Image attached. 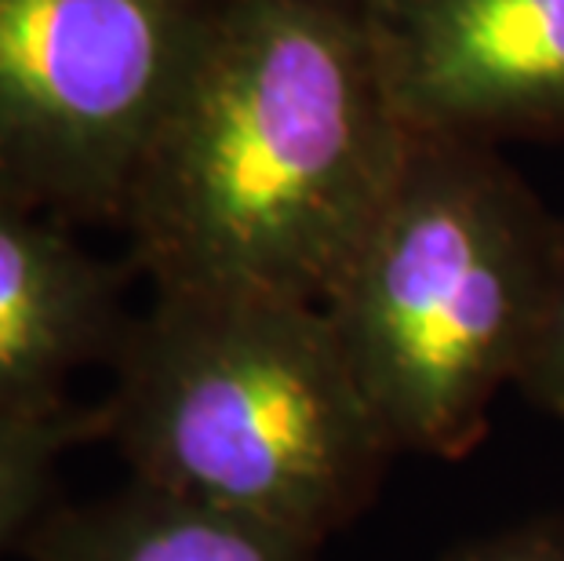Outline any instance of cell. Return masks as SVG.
Returning a JSON list of instances; mask_svg holds the SVG:
<instances>
[{"label": "cell", "mask_w": 564, "mask_h": 561, "mask_svg": "<svg viewBox=\"0 0 564 561\" xmlns=\"http://www.w3.org/2000/svg\"><path fill=\"white\" fill-rule=\"evenodd\" d=\"M223 0H0V205L121 226Z\"/></svg>", "instance_id": "4"}, {"label": "cell", "mask_w": 564, "mask_h": 561, "mask_svg": "<svg viewBox=\"0 0 564 561\" xmlns=\"http://www.w3.org/2000/svg\"><path fill=\"white\" fill-rule=\"evenodd\" d=\"M412 136L564 139V0H354Z\"/></svg>", "instance_id": "5"}, {"label": "cell", "mask_w": 564, "mask_h": 561, "mask_svg": "<svg viewBox=\"0 0 564 561\" xmlns=\"http://www.w3.org/2000/svg\"><path fill=\"white\" fill-rule=\"evenodd\" d=\"M131 278L128 259L88 252L69 223L0 205V412L66 409L84 368H110Z\"/></svg>", "instance_id": "6"}, {"label": "cell", "mask_w": 564, "mask_h": 561, "mask_svg": "<svg viewBox=\"0 0 564 561\" xmlns=\"http://www.w3.org/2000/svg\"><path fill=\"white\" fill-rule=\"evenodd\" d=\"M564 219L499 147L415 136L324 300L393 452L463 460L543 332Z\"/></svg>", "instance_id": "3"}, {"label": "cell", "mask_w": 564, "mask_h": 561, "mask_svg": "<svg viewBox=\"0 0 564 561\" xmlns=\"http://www.w3.org/2000/svg\"><path fill=\"white\" fill-rule=\"evenodd\" d=\"M131 482L321 547L398 456L317 303L161 289L131 310L99 401Z\"/></svg>", "instance_id": "2"}, {"label": "cell", "mask_w": 564, "mask_h": 561, "mask_svg": "<svg viewBox=\"0 0 564 561\" xmlns=\"http://www.w3.org/2000/svg\"><path fill=\"white\" fill-rule=\"evenodd\" d=\"M518 390L535 409L554 416L564 427V256L554 284V300H550L543 332H539L532 357H528L524 373L518 379Z\"/></svg>", "instance_id": "9"}, {"label": "cell", "mask_w": 564, "mask_h": 561, "mask_svg": "<svg viewBox=\"0 0 564 561\" xmlns=\"http://www.w3.org/2000/svg\"><path fill=\"white\" fill-rule=\"evenodd\" d=\"M441 561H564V518H528L459 543Z\"/></svg>", "instance_id": "10"}, {"label": "cell", "mask_w": 564, "mask_h": 561, "mask_svg": "<svg viewBox=\"0 0 564 561\" xmlns=\"http://www.w3.org/2000/svg\"><path fill=\"white\" fill-rule=\"evenodd\" d=\"M321 547L164 488L128 482L84 504H52L22 561H317Z\"/></svg>", "instance_id": "7"}, {"label": "cell", "mask_w": 564, "mask_h": 561, "mask_svg": "<svg viewBox=\"0 0 564 561\" xmlns=\"http://www.w3.org/2000/svg\"><path fill=\"white\" fill-rule=\"evenodd\" d=\"M88 441H102L99 404L74 401L55 412H0V558L15 547L22 551L52 510L58 463Z\"/></svg>", "instance_id": "8"}, {"label": "cell", "mask_w": 564, "mask_h": 561, "mask_svg": "<svg viewBox=\"0 0 564 561\" xmlns=\"http://www.w3.org/2000/svg\"><path fill=\"white\" fill-rule=\"evenodd\" d=\"M412 142L354 0H223L131 183V270L321 306Z\"/></svg>", "instance_id": "1"}]
</instances>
